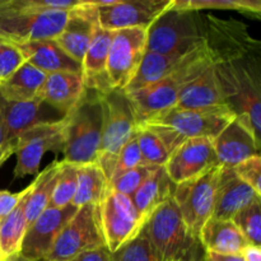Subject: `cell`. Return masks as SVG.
Listing matches in <instances>:
<instances>
[{"instance_id": "obj_1", "label": "cell", "mask_w": 261, "mask_h": 261, "mask_svg": "<svg viewBox=\"0 0 261 261\" xmlns=\"http://www.w3.org/2000/svg\"><path fill=\"white\" fill-rule=\"evenodd\" d=\"M214 73L227 106L261 143L259 61L250 54L214 64Z\"/></svg>"}, {"instance_id": "obj_2", "label": "cell", "mask_w": 261, "mask_h": 261, "mask_svg": "<svg viewBox=\"0 0 261 261\" xmlns=\"http://www.w3.org/2000/svg\"><path fill=\"white\" fill-rule=\"evenodd\" d=\"M214 64L211 51L204 45L188 54L180 66L166 78L143 88L125 92L134 110L138 126L173 109L182 86Z\"/></svg>"}, {"instance_id": "obj_3", "label": "cell", "mask_w": 261, "mask_h": 261, "mask_svg": "<svg viewBox=\"0 0 261 261\" xmlns=\"http://www.w3.org/2000/svg\"><path fill=\"white\" fill-rule=\"evenodd\" d=\"M64 162L76 166L96 163L103 130L102 93L86 89L81 101L64 116Z\"/></svg>"}, {"instance_id": "obj_4", "label": "cell", "mask_w": 261, "mask_h": 261, "mask_svg": "<svg viewBox=\"0 0 261 261\" xmlns=\"http://www.w3.org/2000/svg\"><path fill=\"white\" fill-rule=\"evenodd\" d=\"M205 45L203 15L181 9L172 2L147 30V51L186 55Z\"/></svg>"}, {"instance_id": "obj_5", "label": "cell", "mask_w": 261, "mask_h": 261, "mask_svg": "<svg viewBox=\"0 0 261 261\" xmlns=\"http://www.w3.org/2000/svg\"><path fill=\"white\" fill-rule=\"evenodd\" d=\"M144 228L163 261H203L205 251L190 234L172 198L153 212Z\"/></svg>"}, {"instance_id": "obj_6", "label": "cell", "mask_w": 261, "mask_h": 261, "mask_svg": "<svg viewBox=\"0 0 261 261\" xmlns=\"http://www.w3.org/2000/svg\"><path fill=\"white\" fill-rule=\"evenodd\" d=\"M103 130L97 162L107 180H111L115 160L121 148L137 133L138 124L134 110L125 91L111 89L102 94Z\"/></svg>"}, {"instance_id": "obj_7", "label": "cell", "mask_w": 261, "mask_h": 261, "mask_svg": "<svg viewBox=\"0 0 261 261\" xmlns=\"http://www.w3.org/2000/svg\"><path fill=\"white\" fill-rule=\"evenodd\" d=\"M69 12L18 10L0 0V40L14 45L55 40L65 27Z\"/></svg>"}, {"instance_id": "obj_8", "label": "cell", "mask_w": 261, "mask_h": 261, "mask_svg": "<svg viewBox=\"0 0 261 261\" xmlns=\"http://www.w3.org/2000/svg\"><path fill=\"white\" fill-rule=\"evenodd\" d=\"M222 166L175 186L172 199L194 239L199 240L201 228L213 217L214 198Z\"/></svg>"}, {"instance_id": "obj_9", "label": "cell", "mask_w": 261, "mask_h": 261, "mask_svg": "<svg viewBox=\"0 0 261 261\" xmlns=\"http://www.w3.org/2000/svg\"><path fill=\"white\" fill-rule=\"evenodd\" d=\"M105 242L110 252H115L139 234L147 221L133 204L132 198L117 193L109 185L97 205Z\"/></svg>"}, {"instance_id": "obj_10", "label": "cell", "mask_w": 261, "mask_h": 261, "mask_svg": "<svg viewBox=\"0 0 261 261\" xmlns=\"http://www.w3.org/2000/svg\"><path fill=\"white\" fill-rule=\"evenodd\" d=\"M106 246L97 205L78 208L59 233L53 249L42 261H69L76 255Z\"/></svg>"}, {"instance_id": "obj_11", "label": "cell", "mask_w": 261, "mask_h": 261, "mask_svg": "<svg viewBox=\"0 0 261 261\" xmlns=\"http://www.w3.org/2000/svg\"><path fill=\"white\" fill-rule=\"evenodd\" d=\"M65 143V120L45 122L23 133L15 143L17 165L14 178L38 175L41 161L47 150L55 154L63 153Z\"/></svg>"}, {"instance_id": "obj_12", "label": "cell", "mask_w": 261, "mask_h": 261, "mask_svg": "<svg viewBox=\"0 0 261 261\" xmlns=\"http://www.w3.org/2000/svg\"><path fill=\"white\" fill-rule=\"evenodd\" d=\"M147 50V28H125L114 31L109 59L107 76L112 89L125 91L132 82Z\"/></svg>"}, {"instance_id": "obj_13", "label": "cell", "mask_w": 261, "mask_h": 261, "mask_svg": "<svg viewBox=\"0 0 261 261\" xmlns=\"http://www.w3.org/2000/svg\"><path fill=\"white\" fill-rule=\"evenodd\" d=\"M173 0H91L98 12V24L103 30L149 28L171 7Z\"/></svg>"}, {"instance_id": "obj_14", "label": "cell", "mask_w": 261, "mask_h": 261, "mask_svg": "<svg viewBox=\"0 0 261 261\" xmlns=\"http://www.w3.org/2000/svg\"><path fill=\"white\" fill-rule=\"evenodd\" d=\"M234 119L236 115L233 111L227 105H223L200 110H184L173 107L170 111L148 122L167 125L175 129L184 139L208 138L213 140Z\"/></svg>"}, {"instance_id": "obj_15", "label": "cell", "mask_w": 261, "mask_h": 261, "mask_svg": "<svg viewBox=\"0 0 261 261\" xmlns=\"http://www.w3.org/2000/svg\"><path fill=\"white\" fill-rule=\"evenodd\" d=\"M203 20L204 40L216 64L250 55L254 45H259L242 23L219 19L214 15H205Z\"/></svg>"}, {"instance_id": "obj_16", "label": "cell", "mask_w": 261, "mask_h": 261, "mask_svg": "<svg viewBox=\"0 0 261 261\" xmlns=\"http://www.w3.org/2000/svg\"><path fill=\"white\" fill-rule=\"evenodd\" d=\"M76 211L78 208L73 205L46 208L27 227L19 254L30 261L45 260L63 227Z\"/></svg>"}, {"instance_id": "obj_17", "label": "cell", "mask_w": 261, "mask_h": 261, "mask_svg": "<svg viewBox=\"0 0 261 261\" xmlns=\"http://www.w3.org/2000/svg\"><path fill=\"white\" fill-rule=\"evenodd\" d=\"M216 166H219V163L214 152L213 140L208 138H191L171 153L165 170L171 181L178 185Z\"/></svg>"}, {"instance_id": "obj_18", "label": "cell", "mask_w": 261, "mask_h": 261, "mask_svg": "<svg viewBox=\"0 0 261 261\" xmlns=\"http://www.w3.org/2000/svg\"><path fill=\"white\" fill-rule=\"evenodd\" d=\"M63 117L40 97L28 102H10L0 96V119L8 143L14 152L15 143L23 133L40 124L59 121Z\"/></svg>"}, {"instance_id": "obj_19", "label": "cell", "mask_w": 261, "mask_h": 261, "mask_svg": "<svg viewBox=\"0 0 261 261\" xmlns=\"http://www.w3.org/2000/svg\"><path fill=\"white\" fill-rule=\"evenodd\" d=\"M98 24V12L91 0H82L69 12V18L55 42L73 60L82 65L86 51L91 43L94 28Z\"/></svg>"}, {"instance_id": "obj_20", "label": "cell", "mask_w": 261, "mask_h": 261, "mask_svg": "<svg viewBox=\"0 0 261 261\" xmlns=\"http://www.w3.org/2000/svg\"><path fill=\"white\" fill-rule=\"evenodd\" d=\"M218 163L223 167H234L242 161L260 154V143L244 124L234 119L213 139Z\"/></svg>"}, {"instance_id": "obj_21", "label": "cell", "mask_w": 261, "mask_h": 261, "mask_svg": "<svg viewBox=\"0 0 261 261\" xmlns=\"http://www.w3.org/2000/svg\"><path fill=\"white\" fill-rule=\"evenodd\" d=\"M260 199L261 196L245 184L231 167L222 166L216 188L214 212L212 218L232 219V217L241 209Z\"/></svg>"}, {"instance_id": "obj_22", "label": "cell", "mask_w": 261, "mask_h": 261, "mask_svg": "<svg viewBox=\"0 0 261 261\" xmlns=\"http://www.w3.org/2000/svg\"><path fill=\"white\" fill-rule=\"evenodd\" d=\"M114 31L103 30L99 24L94 28L91 43L82 61V76L86 89L105 94L111 91L107 76V59Z\"/></svg>"}, {"instance_id": "obj_23", "label": "cell", "mask_w": 261, "mask_h": 261, "mask_svg": "<svg viewBox=\"0 0 261 261\" xmlns=\"http://www.w3.org/2000/svg\"><path fill=\"white\" fill-rule=\"evenodd\" d=\"M84 92L86 87L82 74L59 71L47 74L41 88L40 98L65 116L81 101Z\"/></svg>"}, {"instance_id": "obj_24", "label": "cell", "mask_w": 261, "mask_h": 261, "mask_svg": "<svg viewBox=\"0 0 261 261\" xmlns=\"http://www.w3.org/2000/svg\"><path fill=\"white\" fill-rule=\"evenodd\" d=\"M22 51L25 61L46 74L68 71L82 74V65L66 55L55 40L37 41V42L17 45Z\"/></svg>"}, {"instance_id": "obj_25", "label": "cell", "mask_w": 261, "mask_h": 261, "mask_svg": "<svg viewBox=\"0 0 261 261\" xmlns=\"http://www.w3.org/2000/svg\"><path fill=\"white\" fill-rule=\"evenodd\" d=\"M226 105L217 82L214 65L204 70L178 92L176 109L200 110Z\"/></svg>"}, {"instance_id": "obj_26", "label": "cell", "mask_w": 261, "mask_h": 261, "mask_svg": "<svg viewBox=\"0 0 261 261\" xmlns=\"http://www.w3.org/2000/svg\"><path fill=\"white\" fill-rule=\"evenodd\" d=\"M204 251L223 255H241L249 245L231 219L211 218L199 234Z\"/></svg>"}, {"instance_id": "obj_27", "label": "cell", "mask_w": 261, "mask_h": 261, "mask_svg": "<svg viewBox=\"0 0 261 261\" xmlns=\"http://www.w3.org/2000/svg\"><path fill=\"white\" fill-rule=\"evenodd\" d=\"M175 186L168 177L165 166L155 168L132 196L133 204L140 216L148 221L155 209L172 198Z\"/></svg>"}, {"instance_id": "obj_28", "label": "cell", "mask_w": 261, "mask_h": 261, "mask_svg": "<svg viewBox=\"0 0 261 261\" xmlns=\"http://www.w3.org/2000/svg\"><path fill=\"white\" fill-rule=\"evenodd\" d=\"M47 74L25 61L17 71L0 83V96L10 102H28L40 97Z\"/></svg>"}, {"instance_id": "obj_29", "label": "cell", "mask_w": 261, "mask_h": 261, "mask_svg": "<svg viewBox=\"0 0 261 261\" xmlns=\"http://www.w3.org/2000/svg\"><path fill=\"white\" fill-rule=\"evenodd\" d=\"M186 55H162V54L150 53V51L145 50L142 63H140L134 78L125 88V92L143 88V87H147L166 78L180 66Z\"/></svg>"}, {"instance_id": "obj_30", "label": "cell", "mask_w": 261, "mask_h": 261, "mask_svg": "<svg viewBox=\"0 0 261 261\" xmlns=\"http://www.w3.org/2000/svg\"><path fill=\"white\" fill-rule=\"evenodd\" d=\"M109 185V180L98 163L79 165L76 191L71 205L75 208L84 205H98L106 194Z\"/></svg>"}, {"instance_id": "obj_31", "label": "cell", "mask_w": 261, "mask_h": 261, "mask_svg": "<svg viewBox=\"0 0 261 261\" xmlns=\"http://www.w3.org/2000/svg\"><path fill=\"white\" fill-rule=\"evenodd\" d=\"M59 170H60V161H55L42 172H38L37 178L33 181V188L28 194L25 201L27 226H30L46 208H48L54 188L58 180Z\"/></svg>"}, {"instance_id": "obj_32", "label": "cell", "mask_w": 261, "mask_h": 261, "mask_svg": "<svg viewBox=\"0 0 261 261\" xmlns=\"http://www.w3.org/2000/svg\"><path fill=\"white\" fill-rule=\"evenodd\" d=\"M28 194L12 213L0 221V250L4 259L20 252L23 239L28 227L25 219V201Z\"/></svg>"}, {"instance_id": "obj_33", "label": "cell", "mask_w": 261, "mask_h": 261, "mask_svg": "<svg viewBox=\"0 0 261 261\" xmlns=\"http://www.w3.org/2000/svg\"><path fill=\"white\" fill-rule=\"evenodd\" d=\"M176 7L191 12L200 13L201 10H236L249 15L261 13L259 0H173Z\"/></svg>"}, {"instance_id": "obj_34", "label": "cell", "mask_w": 261, "mask_h": 261, "mask_svg": "<svg viewBox=\"0 0 261 261\" xmlns=\"http://www.w3.org/2000/svg\"><path fill=\"white\" fill-rule=\"evenodd\" d=\"M76 180H78V166L60 161V170L48 208H65L71 205L76 191Z\"/></svg>"}, {"instance_id": "obj_35", "label": "cell", "mask_w": 261, "mask_h": 261, "mask_svg": "<svg viewBox=\"0 0 261 261\" xmlns=\"http://www.w3.org/2000/svg\"><path fill=\"white\" fill-rule=\"evenodd\" d=\"M111 261H163V259L155 251L143 227L137 237L115 252H111Z\"/></svg>"}, {"instance_id": "obj_36", "label": "cell", "mask_w": 261, "mask_h": 261, "mask_svg": "<svg viewBox=\"0 0 261 261\" xmlns=\"http://www.w3.org/2000/svg\"><path fill=\"white\" fill-rule=\"evenodd\" d=\"M231 221L249 245L261 246V199L241 209Z\"/></svg>"}, {"instance_id": "obj_37", "label": "cell", "mask_w": 261, "mask_h": 261, "mask_svg": "<svg viewBox=\"0 0 261 261\" xmlns=\"http://www.w3.org/2000/svg\"><path fill=\"white\" fill-rule=\"evenodd\" d=\"M137 142L144 165L162 167L167 163L170 153L157 135L145 127L138 126Z\"/></svg>"}, {"instance_id": "obj_38", "label": "cell", "mask_w": 261, "mask_h": 261, "mask_svg": "<svg viewBox=\"0 0 261 261\" xmlns=\"http://www.w3.org/2000/svg\"><path fill=\"white\" fill-rule=\"evenodd\" d=\"M155 168H158L157 166H138V167L132 168V170L126 171V172L121 173V175H119L117 177H115L114 180L110 182V185H111L117 193L132 198V196L134 195L135 191L139 189V186L152 175L153 171H154Z\"/></svg>"}, {"instance_id": "obj_39", "label": "cell", "mask_w": 261, "mask_h": 261, "mask_svg": "<svg viewBox=\"0 0 261 261\" xmlns=\"http://www.w3.org/2000/svg\"><path fill=\"white\" fill-rule=\"evenodd\" d=\"M142 165H144V163H143L142 154H140L139 147H138L137 133H135V134L130 138L129 142L121 148L119 154H117L116 160H115L114 171H112V176L110 182H111L115 177L121 175V173L126 172V171Z\"/></svg>"}, {"instance_id": "obj_40", "label": "cell", "mask_w": 261, "mask_h": 261, "mask_svg": "<svg viewBox=\"0 0 261 261\" xmlns=\"http://www.w3.org/2000/svg\"><path fill=\"white\" fill-rule=\"evenodd\" d=\"M24 63V56L17 45L0 40V83L9 78Z\"/></svg>"}, {"instance_id": "obj_41", "label": "cell", "mask_w": 261, "mask_h": 261, "mask_svg": "<svg viewBox=\"0 0 261 261\" xmlns=\"http://www.w3.org/2000/svg\"><path fill=\"white\" fill-rule=\"evenodd\" d=\"M233 172L261 196V158L260 154L242 161L232 167Z\"/></svg>"}, {"instance_id": "obj_42", "label": "cell", "mask_w": 261, "mask_h": 261, "mask_svg": "<svg viewBox=\"0 0 261 261\" xmlns=\"http://www.w3.org/2000/svg\"><path fill=\"white\" fill-rule=\"evenodd\" d=\"M32 186L33 182L28 188H25L24 190L19 191V193H10V191L7 190L0 191V221L17 208V205L22 201V199L30 193Z\"/></svg>"}, {"instance_id": "obj_43", "label": "cell", "mask_w": 261, "mask_h": 261, "mask_svg": "<svg viewBox=\"0 0 261 261\" xmlns=\"http://www.w3.org/2000/svg\"><path fill=\"white\" fill-rule=\"evenodd\" d=\"M69 261H111V252L107 249V246L97 247V249L82 252Z\"/></svg>"}, {"instance_id": "obj_44", "label": "cell", "mask_w": 261, "mask_h": 261, "mask_svg": "<svg viewBox=\"0 0 261 261\" xmlns=\"http://www.w3.org/2000/svg\"><path fill=\"white\" fill-rule=\"evenodd\" d=\"M13 153H14V149H13L12 145L8 143L7 137H5L4 126H3L2 119H0V166H2Z\"/></svg>"}, {"instance_id": "obj_45", "label": "cell", "mask_w": 261, "mask_h": 261, "mask_svg": "<svg viewBox=\"0 0 261 261\" xmlns=\"http://www.w3.org/2000/svg\"><path fill=\"white\" fill-rule=\"evenodd\" d=\"M203 261H244L241 255H223L217 252H205Z\"/></svg>"}, {"instance_id": "obj_46", "label": "cell", "mask_w": 261, "mask_h": 261, "mask_svg": "<svg viewBox=\"0 0 261 261\" xmlns=\"http://www.w3.org/2000/svg\"><path fill=\"white\" fill-rule=\"evenodd\" d=\"M241 256L244 261H261V247L247 245L241 252Z\"/></svg>"}, {"instance_id": "obj_47", "label": "cell", "mask_w": 261, "mask_h": 261, "mask_svg": "<svg viewBox=\"0 0 261 261\" xmlns=\"http://www.w3.org/2000/svg\"><path fill=\"white\" fill-rule=\"evenodd\" d=\"M4 261H30V260H27L25 257H23L20 254H15V255H13V256L7 257Z\"/></svg>"}, {"instance_id": "obj_48", "label": "cell", "mask_w": 261, "mask_h": 261, "mask_svg": "<svg viewBox=\"0 0 261 261\" xmlns=\"http://www.w3.org/2000/svg\"><path fill=\"white\" fill-rule=\"evenodd\" d=\"M5 259H4V256H3V254H2V250H0V261H4Z\"/></svg>"}]
</instances>
